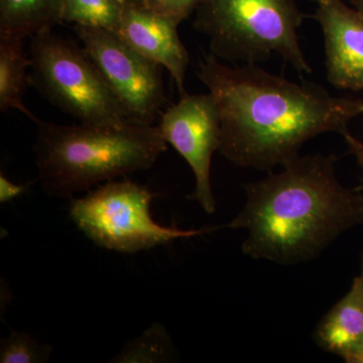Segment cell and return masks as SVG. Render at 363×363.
<instances>
[{
	"label": "cell",
	"mask_w": 363,
	"mask_h": 363,
	"mask_svg": "<svg viewBox=\"0 0 363 363\" xmlns=\"http://www.w3.org/2000/svg\"><path fill=\"white\" fill-rule=\"evenodd\" d=\"M197 76L220 114L219 152L242 168H281L308 140L326 133L342 135L363 116L362 99L332 96L322 86L294 82L257 64L228 67L210 54Z\"/></svg>",
	"instance_id": "obj_1"
},
{
	"label": "cell",
	"mask_w": 363,
	"mask_h": 363,
	"mask_svg": "<svg viewBox=\"0 0 363 363\" xmlns=\"http://www.w3.org/2000/svg\"><path fill=\"white\" fill-rule=\"evenodd\" d=\"M337 157L298 156L281 171L245 185L247 203L224 227L245 229L242 252L279 264L308 262L363 223V193L344 187Z\"/></svg>",
	"instance_id": "obj_2"
},
{
	"label": "cell",
	"mask_w": 363,
	"mask_h": 363,
	"mask_svg": "<svg viewBox=\"0 0 363 363\" xmlns=\"http://www.w3.org/2000/svg\"><path fill=\"white\" fill-rule=\"evenodd\" d=\"M33 121L39 181L51 197L73 198L102 182L149 169L168 149L152 124L60 125L38 117Z\"/></svg>",
	"instance_id": "obj_3"
},
{
	"label": "cell",
	"mask_w": 363,
	"mask_h": 363,
	"mask_svg": "<svg viewBox=\"0 0 363 363\" xmlns=\"http://www.w3.org/2000/svg\"><path fill=\"white\" fill-rule=\"evenodd\" d=\"M195 11L194 28L217 59L257 64L277 54L298 73H312L298 40L305 16L298 0H200Z\"/></svg>",
	"instance_id": "obj_4"
},
{
	"label": "cell",
	"mask_w": 363,
	"mask_h": 363,
	"mask_svg": "<svg viewBox=\"0 0 363 363\" xmlns=\"http://www.w3.org/2000/svg\"><path fill=\"white\" fill-rule=\"evenodd\" d=\"M32 38L30 84L50 104L80 123L119 125L133 121L84 48L52 30Z\"/></svg>",
	"instance_id": "obj_5"
},
{
	"label": "cell",
	"mask_w": 363,
	"mask_h": 363,
	"mask_svg": "<svg viewBox=\"0 0 363 363\" xmlns=\"http://www.w3.org/2000/svg\"><path fill=\"white\" fill-rule=\"evenodd\" d=\"M154 197L142 185L112 180L98 186L84 197L72 199L70 217L98 247L123 253L152 250L212 230L161 225L150 213Z\"/></svg>",
	"instance_id": "obj_6"
},
{
	"label": "cell",
	"mask_w": 363,
	"mask_h": 363,
	"mask_svg": "<svg viewBox=\"0 0 363 363\" xmlns=\"http://www.w3.org/2000/svg\"><path fill=\"white\" fill-rule=\"evenodd\" d=\"M83 48L130 118L150 124L167 102L162 67L143 57L116 32L74 26Z\"/></svg>",
	"instance_id": "obj_7"
},
{
	"label": "cell",
	"mask_w": 363,
	"mask_h": 363,
	"mask_svg": "<svg viewBox=\"0 0 363 363\" xmlns=\"http://www.w3.org/2000/svg\"><path fill=\"white\" fill-rule=\"evenodd\" d=\"M166 142L173 145L190 168L196 179L191 199L201 205L208 214L216 211L212 193V157L220 147V114L216 101L208 94L185 95L162 116L159 125Z\"/></svg>",
	"instance_id": "obj_8"
},
{
	"label": "cell",
	"mask_w": 363,
	"mask_h": 363,
	"mask_svg": "<svg viewBox=\"0 0 363 363\" xmlns=\"http://www.w3.org/2000/svg\"><path fill=\"white\" fill-rule=\"evenodd\" d=\"M323 30L327 80L338 89L363 90V20L344 0L317 4Z\"/></svg>",
	"instance_id": "obj_9"
},
{
	"label": "cell",
	"mask_w": 363,
	"mask_h": 363,
	"mask_svg": "<svg viewBox=\"0 0 363 363\" xmlns=\"http://www.w3.org/2000/svg\"><path fill=\"white\" fill-rule=\"evenodd\" d=\"M178 26L177 21L145 4H126L116 33L143 57L166 68L183 96L190 57Z\"/></svg>",
	"instance_id": "obj_10"
},
{
	"label": "cell",
	"mask_w": 363,
	"mask_h": 363,
	"mask_svg": "<svg viewBox=\"0 0 363 363\" xmlns=\"http://www.w3.org/2000/svg\"><path fill=\"white\" fill-rule=\"evenodd\" d=\"M314 337L322 350L352 362L363 340V259L350 292L325 315Z\"/></svg>",
	"instance_id": "obj_11"
},
{
	"label": "cell",
	"mask_w": 363,
	"mask_h": 363,
	"mask_svg": "<svg viewBox=\"0 0 363 363\" xmlns=\"http://www.w3.org/2000/svg\"><path fill=\"white\" fill-rule=\"evenodd\" d=\"M63 0H0V35L26 39L62 21Z\"/></svg>",
	"instance_id": "obj_12"
},
{
	"label": "cell",
	"mask_w": 363,
	"mask_h": 363,
	"mask_svg": "<svg viewBox=\"0 0 363 363\" xmlns=\"http://www.w3.org/2000/svg\"><path fill=\"white\" fill-rule=\"evenodd\" d=\"M23 40L0 35V109H14L33 121L37 116L23 102L26 88L30 85L26 70L32 66L30 58L23 52Z\"/></svg>",
	"instance_id": "obj_13"
},
{
	"label": "cell",
	"mask_w": 363,
	"mask_h": 363,
	"mask_svg": "<svg viewBox=\"0 0 363 363\" xmlns=\"http://www.w3.org/2000/svg\"><path fill=\"white\" fill-rule=\"evenodd\" d=\"M125 4L123 0H63L62 21L116 33Z\"/></svg>",
	"instance_id": "obj_14"
},
{
	"label": "cell",
	"mask_w": 363,
	"mask_h": 363,
	"mask_svg": "<svg viewBox=\"0 0 363 363\" xmlns=\"http://www.w3.org/2000/svg\"><path fill=\"white\" fill-rule=\"evenodd\" d=\"M175 358V347L168 331L162 324L154 323L142 335L128 341L111 362H171Z\"/></svg>",
	"instance_id": "obj_15"
},
{
	"label": "cell",
	"mask_w": 363,
	"mask_h": 363,
	"mask_svg": "<svg viewBox=\"0 0 363 363\" xmlns=\"http://www.w3.org/2000/svg\"><path fill=\"white\" fill-rule=\"evenodd\" d=\"M52 347L40 344L30 334L13 332L0 341L1 363H44L50 359Z\"/></svg>",
	"instance_id": "obj_16"
},
{
	"label": "cell",
	"mask_w": 363,
	"mask_h": 363,
	"mask_svg": "<svg viewBox=\"0 0 363 363\" xmlns=\"http://www.w3.org/2000/svg\"><path fill=\"white\" fill-rule=\"evenodd\" d=\"M200 0H150L145 4L177 21L180 25L182 21L196 11Z\"/></svg>",
	"instance_id": "obj_17"
},
{
	"label": "cell",
	"mask_w": 363,
	"mask_h": 363,
	"mask_svg": "<svg viewBox=\"0 0 363 363\" xmlns=\"http://www.w3.org/2000/svg\"><path fill=\"white\" fill-rule=\"evenodd\" d=\"M30 184L26 185H18L6 178L4 174L0 175V202L7 203L11 200L16 199V197L25 193Z\"/></svg>",
	"instance_id": "obj_18"
},
{
	"label": "cell",
	"mask_w": 363,
	"mask_h": 363,
	"mask_svg": "<svg viewBox=\"0 0 363 363\" xmlns=\"http://www.w3.org/2000/svg\"><path fill=\"white\" fill-rule=\"evenodd\" d=\"M342 136L346 145H347L350 154H352L355 159L357 160V162L359 164L360 168L362 169L363 172V142L358 140L354 135H351L350 130L344 133Z\"/></svg>",
	"instance_id": "obj_19"
},
{
	"label": "cell",
	"mask_w": 363,
	"mask_h": 363,
	"mask_svg": "<svg viewBox=\"0 0 363 363\" xmlns=\"http://www.w3.org/2000/svg\"><path fill=\"white\" fill-rule=\"evenodd\" d=\"M352 4L354 6L355 11H357V13L363 20V0H353Z\"/></svg>",
	"instance_id": "obj_20"
},
{
	"label": "cell",
	"mask_w": 363,
	"mask_h": 363,
	"mask_svg": "<svg viewBox=\"0 0 363 363\" xmlns=\"http://www.w3.org/2000/svg\"><path fill=\"white\" fill-rule=\"evenodd\" d=\"M351 363H363V340L359 350H358L357 354H355Z\"/></svg>",
	"instance_id": "obj_21"
},
{
	"label": "cell",
	"mask_w": 363,
	"mask_h": 363,
	"mask_svg": "<svg viewBox=\"0 0 363 363\" xmlns=\"http://www.w3.org/2000/svg\"><path fill=\"white\" fill-rule=\"evenodd\" d=\"M125 4H147L150 0H123Z\"/></svg>",
	"instance_id": "obj_22"
},
{
	"label": "cell",
	"mask_w": 363,
	"mask_h": 363,
	"mask_svg": "<svg viewBox=\"0 0 363 363\" xmlns=\"http://www.w3.org/2000/svg\"><path fill=\"white\" fill-rule=\"evenodd\" d=\"M311 1L316 2V4H321V2L329 1V0H311Z\"/></svg>",
	"instance_id": "obj_23"
}]
</instances>
